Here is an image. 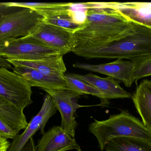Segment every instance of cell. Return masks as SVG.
<instances>
[{"mask_svg":"<svg viewBox=\"0 0 151 151\" xmlns=\"http://www.w3.org/2000/svg\"><path fill=\"white\" fill-rule=\"evenodd\" d=\"M43 19L35 11L27 8L2 15L0 17V41L27 36Z\"/></svg>","mask_w":151,"mask_h":151,"instance_id":"cell-5","label":"cell"},{"mask_svg":"<svg viewBox=\"0 0 151 151\" xmlns=\"http://www.w3.org/2000/svg\"><path fill=\"white\" fill-rule=\"evenodd\" d=\"M20 151H36V146L33 137H31L29 139Z\"/></svg>","mask_w":151,"mask_h":151,"instance_id":"cell-23","label":"cell"},{"mask_svg":"<svg viewBox=\"0 0 151 151\" xmlns=\"http://www.w3.org/2000/svg\"><path fill=\"white\" fill-rule=\"evenodd\" d=\"M5 8H6V7H4V5H2V3H0V10L2 9H5Z\"/></svg>","mask_w":151,"mask_h":151,"instance_id":"cell-27","label":"cell"},{"mask_svg":"<svg viewBox=\"0 0 151 151\" xmlns=\"http://www.w3.org/2000/svg\"><path fill=\"white\" fill-rule=\"evenodd\" d=\"M73 75L99 90L104 95L105 106L110 104L109 100L119 98H132L133 95L122 88L119 82L109 77L102 78L92 73Z\"/></svg>","mask_w":151,"mask_h":151,"instance_id":"cell-12","label":"cell"},{"mask_svg":"<svg viewBox=\"0 0 151 151\" xmlns=\"http://www.w3.org/2000/svg\"><path fill=\"white\" fill-rule=\"evenodd\" d=\"M136 64L133 61L117 59L106 64H91L76 63L73 67L107 75L122 82L126 87H130L134 83V73Z\"/></svg>","mask_w":151,"mask_h":151,"instance_id":"cell-10","label":"cell"},{"mask_svg":"<svg viewBox=\"0 0 151 151\" xmlns=\"http://www.w3.org/2000/svg\"><path fill=\"white\" fill-rule=\"evenodd\" d=\"M64 77L67 82L68 90L74 91L81 96L91 95L97 97L101 100L99 105L105 106L104 95L96 88L76 77L73 73L65 74Z\"/></svg>","mask_w":151,"mask_h":151,"instance_id":"cell-19","label":"cell"},{"mask_svg":"<svg viewBox=\"0 0 151 151\" xmlns=\"http://www.w3.org/2000/svg\"><path fill=\"white\" fill-rule=\"evenodd\" d=\"M50 94L61 114L62 122L60 126L74 138L77 123L75 115L79 108L84 107L78 103L81 95L70 90H44Z\"/></svg>","mask_w":151,"mask_h":151,"instance_id":"cell-7","label":"cell"},{"mask_svg":"<svg viewBox=\"0 0 151 151\" xmlns=\"http://www.w3.org/2000/svg\"><path fill=\"white\" fill-rule=\"evenodd\" d=\"M26 36L39 40L64 54L72 52L74 45L73 33L47 23L42 20Z\"/></svg>","mask_w":151,"mask_h":151,"instance_id":"cell-8","label":"cell"},{"mask_svg":"<svg viewBox=\"0 0 151 151\" xmlns=\"http://www.w3.org/2000/svg\"><path fill=\"white\" fill-rule=\"evenodd\" d=\"M87 59H127L134 63L151 59V29L133 22L131 32L123 38L100 47L73 50Z\"/></svg>","mask_w":151,"mask_h":151,"instance_id":"cell-2","label":"cell"},{"mask_svg":"<svg viewBox=\"0 0 151 151\" xmlns=\"http://www.w3.org/2000/svg\"><path fill=\"white\" fill-rule=\"evenodd\" d=\"M18 134L8 124L0 120V137L13 140Z\"/></svg>","mask_w":151,"mask_h":151,"instance_id":"cell-22","label":"cell"},{"mask_svg":"<svg viewBox=\"0 0 151 151\" xmlns=\"http://www.w3.org/2000/svg\"><path fill=\"white\" fill-rule=\"evenodd\" d=\"M129 21L137 23L151 29V9L143 2H108Z\"/></svg>","mask_w":151,"mask_h":151,"instance_id":"cell-15","label":"cell"},{"mask_svg":"<svg viewBox=\"0 0 151 151\" xmlns=\"http://www.w3.org/2000/svg\"><path fill=\"white\" fill-rule=\"evenodd\" d=\"M132 99L142 122L151 132V80H143L137 87Z\"/></svg>","mask_w":151,"mask_h":151,"instance_id":"cell-16","label":"cell"},{"mask_svg":"<svg viewBox=\"0 0 151 151\" xmlns=\"http://www.w3.org/2000/svg\"><path fill=\"white\" fill-rule=\"evenodd\" d=\"M88 130L96 138L101 151L109 141L118 137H137L151 141L150 131L139 119L125 110L110 115L105 120L94 119L89 125Z\"/></svg>","mask_w":151,"mask_h":151,"instance_id":"cell-3","label":"cell"},{"mask_svg":"<svg viewBox=\"0 0 151 151\" xmlns=\"http://www.w3.org/2000/svg\"><path fill=\"white\" fill-rule=\"evenodd\" d=\"M145 5H146L149 8H150L151 9V2H143Z\"/></svg>","mask_w":151,"mask_h":151,"instance_id":"cell-26","label":"cell"},{"mask_svg":"<svg viewBox=\"0 0 151 151\" xmlns=\"http://www.w3.org/2000/svg\"><path fill=\"white\" fill-rule=\"evenodd\" d=\"M0 120L8 124L18 134L25 129L28 123L24 111L0 96Z\"/></svg>","mask_w":151,"mask_h":151,"instance_id":"cell-17","label":"cell"},{"mask_svg":"<svg viewBox=\"0 0 151 151\" xmlns=\"http://www.w3.org/2000/svg\"><path fill=\"white\" fill-rule=\"evenodd\" d=\"M47 23L70 30L73 33L77 31L82 24H78L74 18V11L72 9L68 13L53 17L44 18Z\"/></svg>","mask_w":151,"mask_h":151,"instance_id":"cell-20","label":"cell"},{"mask_svg":"<svg viewBox=\"0 0 151 151\" xmlns=\"http://www.w3.org/2000/svg\"><path fill=\"white\" fill-rule=\"evenodd\" d=\"M10 144L7 139L0 137V151H8Z\"/></svg>","mask_w":151,"mask_h":151,"instance_id":"cell-24","label":"cell"},{"mask_svg":"<svg viewBox=\"0 0 151 151\" xmlns=\"http://www.w3.org/2000/svg\"><path fill=\"white\" fill-rule=\"evenodd\" d=\"M13 66V72L21 77L32 87H38L43 90L68 89L65 77L49 76L35 69L24 66Z\"/></svg>","mask_w":151,"mask_h":151,"instance_id":"cell-13","label":"cell"},{"mask_svg":"<svg viewBox=\"0 0 151 151\" xmlns=\"http://www.w3.org/2000/svg\"><path fill=\"white\" fill-rule=\"evenodd\" d=\"M81 151L75 138L59 126H54L42 134L36 146V151Z\"/></svg>","mask_w":151,"mask_h":151,"instance_id":"cell-11","label":"cell"},{"mask_svg":"<svg viewBox=\"0 0 151 151\" xmlns=\"http://www.w3.org/2000/svg\"><path fill=\"white\" fill-rule=\"evenodd\" d=\"M32 87L21 77L0 67V96L24 111L32 103Z\"/></svg>","mask_w":151,"mask_h":151,"instance_id":"cell-6","label":"cell"},{"mask_svg":"<svg viewBox=\"0 0 151 151\" xmlns=\"http://www.w3.org/2000/svg\"><path fill=\"white\" fill-rule=\"evenodd\" d=\"M106 151H151V141L133 137H120L109 141L104 147Z\"/></svg>","mask_w":151,"mask_h":151,"instance_id":"cell-18","label":"cell"},{"mask_svg":"<svg viewBox=\"0 0 151 151\" xmlns=\"http://www.w3.org/2000/svg\"><path fill=\"white\" fill-rule=\"evenodd\" d=\"M58 111L51 95L47 93L44 98L40 110L28 123L24 131L17 135L11 143L8 151H20L31 137L40 131L43 134L49 120Z\"/></svg>","mask_w":151,"mask_h":151,"instance_id":"cell-9","label":"cell"},{"mask_svg":"<svg viewBox=\"0 0 151 151\" xmlns=\"http://www.w3.org/2000/svg\"><path fill=\"white\" fill-rule=\"evenodd\" d=\"M63 56V55H58L34 61H23L12 59H6V60L13 66H27L49 76L64 78L67 69L64 62Z\"/></svg>","mask_w":151,"mask_h":151,"instance_id":"cell-14","label":"cell"},{"mask_svg":"<svg viewBox=\"0 0 151 151\" xmlns=\"http://www.w3.org/2000/svg\"><path fill=\"white\" fill-rule=\"evenodd\" d=\"M0 67H4L7 69L12 68L11 64L8 62L6 59L0 56Z\"/></svg>","mask_w":151,"mask_h":151,"instance_id":"cell-25","label":"cell"},{"mask_svg":"<svg viewBox=\"0 0 151 151\" xmlns=\"http://www.w3.org/2000/svg\"><path fill=\"white\" fill-rule=\"evenodd\" d=\"M63 52L46 43L28 36L0 41V56L6 59L23 61L40 60Z\"/></svg>","mask_w":151,"mask_h":151,"instance_id":"cell-4","label":"cell"},{"mask_svg":"<svg viewBox=\"0 0 151 151\" xmlns=\"http://www.w3.org/2000/svg\"><path fill=\"white\" fill-rule=\"evenodd\" d=\"M134 73V82L142 78L151 76V59L136 63Z\"/></svg>","mask_w":151,"mask_h":151,"instance_id":"cell-21","label":"cell"},{"mask_svg":"<svg viewBox=\"0 0 151 151\" xmlns=\"http://www.w3.org/2000/svg\"><path fill=\"white\" fill-rule=\"evenodd\" d=\"M83 4L86 9V19L73 33V50L104 46L123 38L132 31L133 22L111 8L108 2Z\"/></svg>","mask_w":151,"mask_h":151,"instance_id":"cell-1","label":"cell"}]
</instances>
